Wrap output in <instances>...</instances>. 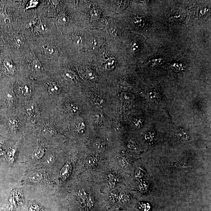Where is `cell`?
Masks as SVG:
<instances>
[{
    "label": "cell",
    "instance_id": "obj_1",
    "mask_svg": "<svg viewBox=\"0 0 211 211\" xmlns=\"http://www.w3.org/2000/svg\"><path fill=\"white\" fill-rule=\"evenodd\" d=\"M43 174L38 171H31L28 173L25 177L26 182L33 185L42 184L44 180Z\"/></svg>",
    "mask_w": 211,
    "mask_h": 211
},
{
    "label": "cell",
    "instance_id": "obj_2",
    "mask_svg": "<svg viewBox=\"0 0 211 211\" xmlns=\"http://www.w3.org/2000/svg\"><path fill=\"white\" fill-rule=\"evenodd\" d=\"M19 141L5 154V159L10 165H12L14 164L16 158L18 150Z\"/></svg>",
    "mask_w": 211,
    "mask_h": 211
},
{
    "label": "cell",
    "instance_id": "obj_3",
    "mask_svg": "<svg viewBox=\"0 0 211 211\" xmlns=\"http://www.w3.org/2000/svg\"><path fill=\"white\" fill-rule=\"evenodd\" d=\"M71 167L69 164H66L61 168L60 174V181L64 182L66 180L70 175Z\"/></svg>",
    "mask_w": 211,
    "mask_h": 211
},
{
    "label": "cell",
    "instance_id": "obj_4",
    "mask_svg": "<svg viewBox=\"0 0 211 211\" xmlns=\"http://www.w3.org/2000/svg\"><path fill=\"white\" fill-rule=\"evenodd\" d=\"M18 91L20 95L24 98H28L31 94V88L27 85H23L19 86Z\"/></svg>",
    "mask_w": 211,
    "mask_h": 211
},
{
    "label": "cell",
    "instance_id": "obj_5",
    "mask_svg": "<svg viewBox=\"0 0 211 211\" xmlns=\"http://www.w3.org/2000/svg\"><path fill=\"white\" fill-rule=\"evenodd\" d=\"M3 64L8 72L11 75L14 74L16 71V67L13 61L9 58H6L3 61Z\"/></svg>",
    "mask_w": 211,
    "mask_h": 211
},
{
    "label": "cell",
    "instance_id": "obj_6",
    "mask_svg": "<svg viewBox=\"0 0 211 211\" xmlns=\"http://www.w3.org/2000/svg\"><path fill=\"white\" fill-rule=\"evenodd\" d=\"M42 48L45 54L49 57L54 56L57 53L56 48L52 45L45 44L42 46Z\"/></svg>",
    "mask_w": 211,
    "mask_h": 211
},
{
    "label": "cell",
    "instance_id": "obj_7",
    "mask_svg": "<svg viewBox=\"0 0 211 211\" xmlns=\"http://www.w3.org/2000/svg\"><path fill=\"white\" fill-rule=\"evenodd\" d=\"M47 89L49 93L53 95L57 94L60 91L59 86L56 83L52 82H49L47 83Z\"/></svg>",
    "mask_w": 211,
    "mask_h": 211
},
{
    "label": "cell",
    "instance_id": "obj_8",
    "mask_svg": "<svg viewBox=\"0 0 211 211\" xmlns=\"http://www.w3.org/2000/svg\"><path fill=\"white\" fill-rule=\"evenodd\" d=\"M176 138L180 140L188 141L189 137L183 129H181L176 131L175 133Z\"/></svg>",
    "mask_w": 211,
    "mask_h": 211
},
{
    "label": "cell",
    "instance_id": "obj_9",
    "mask_svg": "<svg viewBox=\"0 0 211 211\" xmlns=\"http://www.w3.org/2000/svg\"><path fill=\"white\" fill-rule=\"evenodd\" d=\"M45 153V149L42 147H38L34 149L33 155L36 159H40L42 158Z\"/></svg>",
    "mask_w": 211,
    "mask_h": 211
},
{
    "label": "cell",
    "instance_id": "obj_10",
    "mask_svg": "<svg viewBox=\"0 0 211 211\" xmlns=\"http://www.w3.org/2000/svg\"><path fill=\"white\" fill-rule=\"evenodd\" d=\"M29 211H43L42 206L39 203L34 201H31L29 203Z\"/></svg>",
    "mask_w": 211,
    "mask_h": 211
},
{
    "label": "cell",
    "instance_id": "obj_11",
    "mask_svg": "<svg viewBox=\"0 0 211 211\" xmlns=\"http://www.w3.org/2000/svg\"><path fill=\"white\" fill-rule=\"evenodd\" d=\"M8 124L11 130H16L19 128V122L17 119L15 118H11L9 119L8 120Z\"/></svg>",
    "mask_w": 211,
    "mask_h": 211
},
{
    "label": "cell",
    "instance_id": "obj_12",
    "mask_svg": "<svg viewBox=\"0 0 211 211\" xmlns=\"http://www.w3.org/2000/svg\"><path fill=\"white\" fill-rule=\"evenodd\" d=\"M148 96L153 101H157L160 99L159 93L155 89H151L148 92Z\"/></svg>",
    "mask_w": 211,
    "mask_h": 211
},
{
    "label": "cell",
    "instance_id": "obj_13",
    "mask_svg": "<svg viewBox=\"0 0 211 211\" xmlns=\"http://www.w3.org/2000/svg\"><path fill=\"white\" fill-rule=\"evenodd\" d=\"M108 184L111 187H114L118 181V178L114 174H109L108 176Z\"/></svg>",
    "mask_w": 211,
    "mask_h": 211
},
{
    "label": "cell",
    "instance_id": "obj_14",
    "mask_svg": "<svg viewBox=\"0 0 211 211\" xmlns=\"http://www.w3.org/2000/svg\"><path fill=\"white\" fill-rule=\"evenodd\" d=\"M26 112L31 117H34L37 114V108L35 105H30L26 109Z\"/></svg>",
    "mask_w": 211,
    "mask_h": 211
},
{
    "label": "cell",
    "instance_id": "obj_15",
    "mask_svg": "<svg viewBox=\"0 0 211 211\" xmlns=\"http://www.w3.org/2000/svg\"><path fill=\"white\" fill-rule=\"evenodd\" d=\"M31 65L33 70L35 71H41L42 69V63L37 59H34L32 61Z\"/></svg>",
    "mask_w": 211,
    "mask_h": 211
},
{
    "label": "cell",
    "instance_id": "obj_16",
    "mask_svg": "<svg viewBox=\"0 0 211 211\" xmlns=\"http://www.w3.org/2000/svg\"><path fill=\"white\" fill-rule=\"evenodd\" d=\"M35 30L38 33H45L48 30L47 27L45 24L43 23H40L37 24L35 27Z\"/></svg>",
    "mask_w": 211,
    "mask_h": 211
},
{
    "label": "cell",
    "instance_id": "obj_17",
    "mask_svg": "<svg viewBox=\"0 0 211 211\" xmlns=\"http://www.w3.org/2000/svg\"><path fill=\"white\" fill-rule=\"evenodd\" d=\"M118 200L122 204H125L128 201L129 197L124 192H121L118 195Z\"/></svg>",
    "mask_w": 211,
    "mask_h": 211
},
{
    "label": "cell",
    "instance_id": "obj_18",
    "mask_svg": "<svg viewBox=\"0 0 211 211\" xmlns=\"http://www.w3.org/2000/svg\"><path fill=\"white\" fill-rule=\"evenodd\" d=\"M98 163V159L96 157H90L87 159V164L90 167H93L96 166Z\"/></svg>",
    "mask_w": 211,
    "mask_h": 211
},
{
    "label": "cell",
    "instance_id": "obj_19",
    "mask_svg": "<svg viewBox=\"0 0 211 211\" xmlns=\"http://www.w3.org/2000/svg\"><path fill=\"white\" fill-rule=\"evenodd\" d=\"M78 195L80 199L86 201V200L89 196L87 192L85 190H80L78 193Z\"/></svg>",
    "mask_w": 211,
    "mask_h": 211
},
{
    "label": "cell",
    "instance_id": "obj_20",
    "mask_svg": "<svg viewBox=\"0 0 211 211\" xmlns=\"http://www.w3.org/2000/svg\"><path fill=\"white\" fill-rule=\"evenodd\" d=\"M95 147L97 150L102 151L104 148L105 145L102 141L98 140L95 142Z\"/></svg>",
    "mask_w": 211,
    "mask_h": 211
},
{
    "label": "cell",
    "instance_id": "obj_21",
    "mask_svg": "<svg viewBox=\"0 0 211 211\" xmlns=\"http://www.w3.org/2000/svg\"><path fill=\"white\" fill-rule=\"evenodd\" d=\"M109 199L111 203H115L117 201V200H118V195H117L116 193H111L109 195Z\"/></svg>",
    "mask_w": 211,
    "mask_h": 211
},
{
    "label": "cell",
    "instance_id": "obj_22",
    "mask_svg": "<svg viewBox=\"0 0 211 211\" xmlns=\"http://www.w3.org/2000/svg\"><path fill=\"white\" fill-rule=\"evenodd\" d=\"M119 164L122 168H126L128 166V160L124 158H121L119 160Z\"/></svg>",
    "mask_w": 211,
    "mask_h": 211
},
{
    "label": "cell",
    "instance_id": "obj_23",
    "mask_svg": "<svg viewBox=\"0 0 211 211\" xmlns=\"http://www.w3.org/2000/svg\"><path fill=\"white\" fill-rule=\"evenodd\" d=\"M145 171L142 168H140L136 171L135 173V177L137 179L140 178L142 177L144 174Z\"/></svg>",
    "mask_w": 211,
    "mask_h": 211
},
{
    "label": "cell",
    "instance_id": "obj_24",
    "mask_svg": "<svg viewBox=\"0 0 211 211\" xmlns=\"http://www.w3.org/2000/svg\"><path fill=\"white\" fill-rule=\"evenodd\" d=\"M138 187H139L138 188L140 191L143 192H145L147 191V189H148V186L144 183H140Z\"/></svg>",
    "mask_w": 211,
    "mask_h": 211
},
{
    "label": "cell",
    "instance_id": "obj_25",
    "mask_svg": "<svg viewBox=\"0 0 211 211\" xmlns=\"http://www.w3.org/2000/svg\"><path fill=\"white\" fill-rule=\"evenodd\" d=\"M146 138L149 142H151L154 140L155 135H154L153 133H148V134L146 135Z\"/></svg>",
    "mask_w": 211,
    "mask_h": 211
},
{
    "label": "cell",
    "instance_id": "obj_26",
    "mask_svg": "<svg viewBox=\"0 0 211 211\" xmlns=\"http://www.w3.org/2000/svg\"><path fill=\"white\" fill-rule=\"evenodd\" d=\"M150 208V206L148 204H140V208L144 211H148Z\"/></svg>",
    "mask_w": 211,
    "mask_h": 211
},
{
    "label": "cell",
    "instance_id": "obj_27",
    "mask_svg": "<svg viewBox=\"0 0 211 211\" xmlns=\"http://www.w3.org/2000/svg\"><path fill=\"white\" fill-rule=\"evenodd\" d=\"M15 43L16 45L17 46V47H20L22 43V40L20 38L17 37L15 39Z\"/></svg>",
    "mask_w": 211,
    "mask_h": 211
},
{
    "label": "cell",
    "instance_id": "obj_28",
    "mask_svg": "<svg viewBox=\"0 0 211 211\" xmlns=\"http://www.w3.org/2000/svg\"><path fill=\"white\" fill-rule=\"evenodd\" d=\"M38 2L37 1H31L29 3L30 5L27 8H34V7L36 6V5L38 4Z\"/></svg>",
    "mask_w": 211,
    "mask_h": 211
},
{
    "label": "cell",
    "instance_id": "obj_29",
    "mask_svg": "<svg viewBox=\"0 0 211 211\" xmlns=\"http://www.w3.org/2000/svg\"><path fill=\"white\" fill-rule=\"evenodd\" d=\"M142 120L141 119H137L135 121V125L137 127H140L142 125Z\"/></svg>",
    "mask_w": 211,
    "mask_h": 211
},
{
    "label": "cell",
    "instance_id": "obj_30",
    "mask_svg": "<svg viewBox=\"0 0 211 211\" xmlns=\"http://www.w3.org/2000/svg\"><path fill=\"white\" fill-rule=\"evenodd\" d=\"M5 155V151L3 150L1 145V144H0V156H3V155Z\"/></svg>",
    "mask_w": 211,
    "mask_h": 211
},
{
    "label": "cell",
    "instance_id": "obj_31",
    "mask_svg": "<svg viewBox=\"0 0 211 211\" xmlns=\"http://www.w3.org/2000/svg\"><path fill=\"white\" fill-rule=\"evenodd\" d=\"M4 211H13V208L11 206H9L7 209Z\"/></svg>",
    "mask_w": 211,
    "mask_h": 211
}]
</instances>
